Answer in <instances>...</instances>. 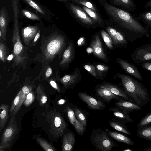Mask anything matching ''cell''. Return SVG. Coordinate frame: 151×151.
Returning <instances> with one entry per match:
<instances>
[{
	"label": "cell",
	"instance_id": "cell-34",
	"mask_svg": "<svg viewBox=\"0 0 151 151\" xmlns=\"http://www.w3.org/2000/svg\"><path fill=\"white\" fill-rule=\"evenodd\" d=\"M74 111L76 117L78 120L85 128L87 125V120L84 115L78 108H75L74 109Z\"/></svg>",
	"mask_w": 151,
	"mask_h": 151
},
{
	"label": "cell",
	"instance_id": "cell-16",
	"mask_svg": "<svg viewBox=\"0 0 151 151\" xmlns=\"http://www.w3.org/2000/svg\"><path fill=\"white\" fill-rule=\"evenodd\" d=\"M99 87L107 89L114 94L123 97L126 100L133 102L132 99L127 95L124 90L115 85L110 83H105L99 85Z\"/></svg>",
	"mask_w": 151,
	"mask_h": 151
},
{
	"label": "cell",
	"instance_id": "cell-11",
	"mask_svg": "<svg viewBox=\"0 0 151 151\" xmlns=\"http://www.w3.org/2000/svg\"><path fill=\"white\" fill-rule=\"evenodd\" d=\"M133 56L136 61L141 62L151 60V45H146L137 49Z\"/></svg>",
	"mask_w": 151,
	"mask_h": 151
},
{
	"label": "cell",
	"instance_id": "cell-30",
	"mask_svg": "<svg viewBox=\"0 0 151 151\" xmlns=\"http://www.w3.org/2000/svg\"><path fill=\"white\" fill-rule=\"evenodd\" d=\"M136 133L139 137L151 141V126L138 128Z\"/></svg>",
	"mask_w": 151,
	"mask_h": 151
},
{
	"label": "cell",
	"instance_id": "cell-12",
	"mask_svg": "<svg viewBox=\"0 0 151 151\" xmlns=\"http://www.w3.org/2000/svg\"><path fill=\"white\" fill-rule=\"evenodd\" d=\"M90 46L93 49L95 55L102 60H106L107 59L98 34H96L94 36L93 39L90 43Z\"/></svg>",
	"mask_w": 151,
	"mask_h": 151
},
{
	"label": "cell",
	"instance_id": "cell-17",
	"mask_svg": "<svg viewBox=\"0 0 151 151\" xmlns=\"http://www.w3.org/2000/svg\"><path fill=\"white\" fill-rule=\"evenodd\" d=\"M109 111L112 112L118 120L121 122L125 124L132 123L133 120L131 118L129 114L116 107H111Z\"/></svg>",
	"mask_w": 151,
	"mask_h": 151
},
{
	"label": "cell",
	"instance_id": "cell-44",
	"mask_svg": "<svg viewBox=\"0 0 151 151\" xmlns=\"http://www.w3.org/2000/svg\"><path fill=\"white\" fill-rule=\"evenodd\" d=\"M85 69L94 77L97 76L96 68L93 65H86L84 66Z\"/></svg>",
	"mask_w": 151,
	"mask_h": 151
},
{
	"label": "cell",
	"instance_id": "cell-15",
	"mask_svg": "<svg viewBox=\"0 0 151 151\" xmlns=\"http://www.w3.org/2000/svg\"><path fill=\"white\" fill-rule=\"evenodd\" d=\"M38 27L37 26L27 27L22 30L23 40L24 43L28 45L35 37L38 31Z\"/></svg>",
	"mask_w": 151,
	"mask_h": 151
},
{
	"label": "cell",
	"instance_id": "cell-10",
	"mask_svg": "<svg viewBox=\"0 0 151 151\" xmlns=\"http://www.w3.org/2000/svg\"><path fill=\"white\" fill-rule=\"evenodd\" d=\"M116 107L129 114L135 111H139L142 109V106L130 101L123 99H119L115 103Z\"/></svg>",
	"mask_w": 151,
	"mask_h": 151
},
{
	"label": "cell",
	"instance_id": "cell-18",
	"mask_svg": "<svg viewBox=\"0 0 151 151\" xmlns=\"http://www.w3.org/2000/svg\"><path fill=\"white\" fill-rule=\"evenodd\" d=\"M110 3L129 12L133 11L136 9V4L133 0H111Z\"/></svg>",
	"mask_w": 151,
	"mask_h": 151
},
{
	"label": "cell",
	"instance_id": "cell-29",
	"mask_svg": "<svg viewBox=\"0 0 151 151\" xmlns=\"http://www.w3.org/2000/svg\"><path fill=\"white\" fill-rule=\"evenodd\" d=\"M60 2L66 3L68 2L76 3L90 8L94 11L99 12L96 6L94 3L89 0H56Z\"/></svg>",
	"mask_w": 151,
	"mask_h": 151
},
{
	"label": "cell",
	"instance_id": "cell-7",
	"mask_svg": "<svg viewBox=\"0 0 151 151\" xmlns=\"http://www.w3.org/2000/svg\"><path fill=\"white\" fill-rule=\"evenodd\" d=\"M65 4L71 15L78 23L93 28L97 26L82 7L72 2H66Z\"/></svg>",
	"mask_w": 151,
	"mask_h": 151
},
{
	"label": "cell",
	"instance_id": "cell-3",
	"mask_svg": "<svg viewBox=\"0 0 151 151\" xmlns=\"http://www.w3.org/2000/svg\"><path fill=\"white\" fill-rule=\"evenodd\" d=\"M12 3L14 23L12 41L13 46L14 62L17 65L23 62L26 58V57L24 55V47L21 41L19 33L18 1L13 0Z\"/></svg>",
	"mask_w": 151,
	"mask_h": 151
},
{
	"label": "cell",
	"instance_id": "cell-49",
	"mask_svg": "<svg viewBox=\"0 0 151 151\" xmlns=\"http://www.w3.org/2000/svg\"><path fill=\"white\" fill-rule=\"evenodd\" d=\"M40 30H39L37 33L36 35L35 36L33 41V45L34 44V45H35V43L39 39V38L40 37Z\"/></svg>",
	"mask_w": 151,
	"mask_h": 151
},
{
	"label": "cell",
	"instance_id": "cell-51",
	"mask_svg": "<svg viewBox=\"0 0 151 151\" xmlns=\"http://www.w3.org/2000/svg\"><path fill=\"white\" fill-rule=\"evenodd\" d=\"M66 101L63 99H61L58 101V104L60 105H62L64 104Z\"/></svg>",
	"mask_w": 151,
	"mask_h": 151
},
{
	"label": "cell",
	"instance_id": "cell-46",
	"mask_svg": "<svg viewBox=\"0 0 151 151\" xmlns=\"http://www.w3.org/2000/svg\"><path fill=\"white\" fill-rule=\"evenodd\" d=\"M50 85L55 89L58 93L60 92V88L55 81L51 80L50 82Z\"/></svg>",
	"mask_w": 151,
	"mask_h": 151
},
{
	"label": "cell",
	"instance_id": "cell-36",
	"mask_svg": "<svg viewBox=\"0 0 151 151\" xmlns=\"http://www.w3.org/2000/svg\"><path fill=\"white\" fill-rule=\"evenodd\" d=\"M101 34L105 44L109 49H112L113 42L110 35L104 30L101 31Z\"/></svg>",
	"mask_w": 151,
	"mask_h": 151
},
{
	"label": "cell",
	"instance_id": "cell-24",
	"mask_svg": "<svg viewBox=\"0 0 151 151\" xmlns=\"http://www.w3.org/2000/svg\"><path fill=\"white\" fill-rule=\"evenodd\" d=\"M96 90L98 95L107 102H110L113 99L118 100L120 99L118 96L114 94L107 89L99 87Z\"/></svg>",
	"mask_w": 151,
	"mask_h": 151
},
{
	"label": "cell",
	"instance_id": "cell-22",
	"mask_svg": "<svg viewBox=\"0 0 151 151\" xmlns=\"http://www.w3.org/2000/svg\"><path fill=\"white\" fill-rule=\"evenodd\" d=\"M81 7L94 21L98 26H99L101 27L104 26L105 22L104 19L99 12L83 6H82Z\"/></svg>",
	"mask_w": 151,
	"mask_h": 151
},
{
	"label": "cell",
	"instance_id": "cell-31",
	"mask_svg": "<svg viewBox=\"0 0 151 151\" xmlns=\"http://www.w3.org/2000/svg\"><path fill=\"white\" fill-rule=\"evenodd\" d=\"M37 95L39 104L40 106H43L47 102V98L40 85H39L37 88Z\"/></svg>",
	"mask_w": 151,
	"mask_h": 151
},
{
	"label": "cell",
	"instance_id": "cell-32",
	"mask_svg": "<svg viewBox=\"0 0 151 151\" xmlns=\"http://www.w3.org/2000/svg\"><path fill=\"white\" fill-rule=\"evenodd\" d=\"M139 19L148 27H151V10L140 13Z\"/></svg>",
	"mask_w": 151,
	"mask_h": 151
},
{
	"label": "cell",
	"instance_id": "cell-6",
	"mask_svg": "<svg viewBox=\"0 0 151 151\" xmlns=\"http://www.w3.org/2000/svg\"><path fill=\"white\" fill-rule=\"evenodd\" d=\"M45 116L49 124L51 134L55 137L62 136L67 127L62 115L54 110L48 112Z\"/></svg>",
	"mask_w": 151,
	"mask_h": 151
},
{
	"label": "cell",
	"instance_id": "cell-23",
	"mask_svg": "<svg viewBox=\"0 0 151 151\" xmlns=\"http://www.w3.org/2000/svg\"><path fill=\"white\" fill-rule=\"evenodd\" d=\"M73 48L72 43H69L67 49L63 54L62 60L60 62L59 65L62 66H65L70 63L73 56Z\"/></svg>",
	"mask_w": 151,
	"mask_h": 151
},
{
	"label": "cell",
	"instance_id": "cell-50",
	"mask_svg": "<svg viewBox=\"0 0 151 151\" xmlns=\"http://www.w3.org/2000/svg\"><path fill=\"white\" fill-rule=\"evenodd\" d=\"M145 8L151 7V0H149L145 4Z\"/></svg>",
	"mask_w": 151,
	"mask_h": 151
},
{
	"label": "cell",
	"instance_id": "cell-57",
	"mask_svg": "<svg viewBox=\"0 0 151 151\" xmlns=\"http://www.w3.org/2000/svg\"><path fill=\"white\" fill-rule=\"evenodd\" d=\"M106 0H106H109V1H111V0Z\"/></svg>",
	"mask_w": 151,
	"mask_h": 151
},
{
	"label": "cell",
	"instance_id": "cell-35",
	"mask_svg": "<svg viewBox=\"0 0 151 151\" xmlns=\"http://www.w3.org/2000/svg\"><path fill=\"white\" fill-rule=\"evenodd\" d=\"M36 140L42 147L46 151H55L56 150L45 140L37 137Z\"/></svg>",
	"mask_w": 151,
	"mask_h": 151
},
{
	"label": "cell",
	"instance_id": "cell-56",
	"mask_svg": "<svg viewBox=\"0 0 151 151\" xmlns=\"http://www.w3.org/2000/svg\"><path fill=\"white\" fill-rule=\"evenodd\" d=\"M133 150L130 148H126L123 150V151H132Z\"/></svg>",
	"mask_w": 151,
	"mask_h": 151
},
{
	"label": "cell",
	"instance_id": "cell-20",
	"mask_svg": "<svg viewBox=\"0 0 151 151\" xmlns=\"http://www.w3.org/2000/svg\"><path fill=\"white\" fill-rule=\"evenodd\" d=\"M76 142L75 135L71 132H68L64 136L62 141V150L72 151Z\"/></svg>",
	"mask_w": 151,
	"mask_h": 151
},
{
	"label": "cell",
	"instance_id": "cell-53",
	"mask_svg": "<svg viewBox=\"0 0 151 151\" xmlns=\"http://www.w3.org/2000/svg\"><path fill=\"white\" fill-rule=\"evenodd\" d=\"M14 55L13 54H11L9 55L7 57V60L9 61L11 60L14 57Z\"/></svg>",
	"mask_w": 151,
	"mask_h": 151
},
{
	"label": "cell",
	"instance_id": "cell-8",
	"mask_svg": "<svg viewBox=\"0 0 151 151\" xmlns=\"http://www.w3.org/2000/svg\"><path fill=\"white\" fill-rule=\"evenodd\" d=\"M15 116H11L8 126L3 132L1 139L0 151L9 147L16 135L18 133L19 129L16 122Z\"/></svg>",
	"mask_w": 151,
	"mask_h": 151
},
{
	"label": "cell",
	"instance_id": "cell-33",
	"mask_svg": "<svg viewBox=\"0 0 151 151\" xmlns=\"http://www.w3.org/2000/svg\"><path fill=\"white\" fill-rule=\"evenodd\" d=\"M151 124V111L148 113L138 122L137 124V127L149 126Z\"/></svg>",
	"mask_w": 151,
	"mask_h": 151
},
{
	"label": "cell",
	"instance_id": "cell-41",
	"mask_svg": "<svg viewBox=\"0 0 151 151\" xmlns=\"http://www.w3.org/2000/svg\"><path fill=\"white\" fill-rule=\"evenodd\" d=\"M22 12L24 16L30 19L33 20H39L40 19L38 16L31 12L23 9Z\"/></svg>",
	"mask_w": 151,
	"mask_h": 151
},
{
	"label": "cell",
	"instance_id": "cell-9",
	"mask_svg": "<svg viewBox=\"0 0 151 151\" xmlns=\"http://www.w3.org/2000/svg\"><path fill=\"white\" fill-rule=\"evenodd\" d=\"M78 95L80 99L86 103L89 108L93 110H101L106 108L105 104L99 100L84 93L80 92Z\"/></svg>",
	"mask_w": 151,
	"mask_h": 151
},
{
	"label": "cell",
	"instance_id": "cell-48",
	"mask_svg": "<svg viewBox=\"0 0 151 151\" xmlns=\"http://www.w3.org/2000/svg\"><path fill=\"white\" fill-rule=\"evenodd\" d=\"M52 73V70L51 68L50 67H48L47 69L45 75L46 78L49 77Z\"/></svg>",
	"mask_w": 151,
	"mask_h": 151
},
{
	"label": "cell",
	"instance_id": "cell-27",
	"mask_svg": "<svg viewBox=\"0 0 151 151\" xmlns=\"http://www.w3.org/2000/svg\"><path fill=\"white\" fill-rule=\"evenodd\" d=\"M22 93L19 103L11 114V116H15V115L19 111L27 94L32 90V87L31 86H25L22 87Z\"/></svg>",
	"mask_w": 151,
	"mask_h": 151
},
{
	"label": "cell",
	"instance_id": "cell-13",
	"mask_svg": "<svg viewBox=\"0 0 151 151\" xmlns=\"http://www.w3.org/2000/svg\"><path fill=\"white\" fill-rule=\"evenodd\" d=\"M66 111L70 123L73 126L77 133L79 135H81L84 132L85 128L78 120L74 111L70 107L67 106Z\"/></svg>",
	"mask_w": 151,
	"mask_h": 151
},
{
	"label": "cell",
	"instance_id": "cell-5",
	"mask_svg": "<svg viewBox=\"0 0 151 151\" xmlns=\"http://www.w3.org/2000/svg\"><path fill=\"white\" fill-rule=\"evenodd\" d=\"M106 131L98 128L93 130L90 137L91 142L97 150L110 151L116 145Z\"/></svg>",
	"mask_w": 151,
	"mask_h": 151
},
{
	"label": "cell",
	"instance_id": "cell-26",
	"mask_svg": "<svg viewBox=\"0 0 151 151\" xmlns=\"http://www.w3.org/2000/svg\"><path fill=\"white\" fill-rule=\"evenodd\" d=\"M79 74L76 72L71 75H66L60 79V81L65 88H68L75 83Z\"/></svg>",
	"mask_w": 151,
	"mask_h": 151
},
{
	"label": "cell",
	"instance_id": "cell-21",
	"mask_svg": "<svg viewBox=\"0 0 151 151\" xmlns=\"http://www.w3.org/2000/svg\"><path fill=\"white\" fill-rule=\"evenodd\" d=\"M106 130L110 137L116 141L131 146L135 145L134 141L128 136L117 132L109 131L107 129Z\"/></svg>",
	"mask_w": 151,
	"mask_h": 151
},
{
	"label": "cell",
	"instance_id": "cell-28",
	"mask_svg": "<svg viewBox=\"0 0 151 151\" xmlns=\"http://www.w3.org/2000/svg\"><path fill=\"white\" fill-rule=\"evenodd\" d=\"M109 124L115 129L122 132L126 134L131 136V134L125 124L113 119L110 121Z\"/></svg>",
	"mask_w": 151,
	"mask_h": 151
},
{
	"label": "cell",
	"instance_id": "cell-19",
	"mask_svg": "<svg viewBox=\"0 0 151 151\" xmlns=\"http://www.w3.org/2000/svg\"><path fill=\"white\" fill-rule=\"evenodd\" d=\"M9 20V18L7 10L5 7L4 6L1 8L0 11V30L2 34L3 40L4 41L6 40Z\"/></svg>",
	"mask_w": 151,
	"mask_h": 151
},
{
	"label": "cell",
	"instance_id": "cell-52",
	"mask_svg": "<svg viewBox=\"0 0 151 151\" xmlns=\"http://www.w3.org/2000/svg\"><path fill=\"white\" fill-rule=\"evenodd\" d=\"M86 51L88 53H91L93 52V49L91 47L88 48L86 49Z\"/></svg>",
	"mask_w": 151,
	"mask_h": 151
},
{
	"label": "cell",
	"instance_id": "cell-55",
	"mask_svg": "<svg viewBox=\"0 0 151 151\" xmlns=\"http://www.w3.org/2000/svg\"><path fill=\"white\" fill-rule=\"evenodd\" d=\"M83 38H81L79 40L78 42V44L79 45L80 44H81V42H83Z\"/></svg>",
	"mask_w": 151,
	"mask_h": 151
},
{
	"label": "cell",
	"instance_id": "cell-40",
	"mask_svg": "<svg viewBox=\"0 0 151 151\" xmlns=\"http://www.w3.org/2000/svg\"><path fill=\"white\" fill-rule=\"evenodd\" d=\"M106 30L114 43L115 45L117 44L116 37L117 31L115 29L110 26L107 27Z\"/></svg>",
	"mask_w": 151,
	"mask_h": 151
},
{
	"label": "cell",
	"instance_id": "cell-47",
	"mask_svg": "<svg viewBox=\"0 0 151 151\" xmlns=\"http://www.w3.org/2000/svg\"><path fill=\"white\" fill-rule=\"evenodd\" d=\"M141 66L144 69L151 71V63L146 62L141 64Z\"/></svg>",
	"mask_w": 151,
	"mask_h": 151
},
{
	"label": "cell",
	"instance_id": "cell-42",
	"mask_svg": "<svg viewBox=\"0 0 151 151\" xmlns=\"http://www.w3.org/2000/svg\"><path fill=\"white\" fill-rule=\"evenodd\" d=\"M27 3L40 13L45 14L44 10L33 0H24Z\"/></svg>",
	"mask_w": 151,
	"mask_h": 151
},
{
	"label": "cell",
	"instance_id": "cell-4",
	"mask_svg": "<svg viewBox=\"0 0 151 151\" xmlns=\"http://www.w3.org/2000/svg\"><path fill=\"white\" fill-rule=\"evenodd\" d=\"M65 43L64 36L59 34L52 35L47 40L42 48L46 60H52L62 50Z\"/></svg>",
	"mask_w": 151,
	"mask_h": 151
},
{
	"label": "cell",
	"instance_id": "cell-54",
	"mask_svg": "<svg viewBox=\"0 0 151 151\" xmlns=\"http://www.w3.org/2000/svg\"><path fill=\"white\" fill-rule=\"evenodd\" d=\"M143 150L144 151H151V146L144 148Z\"/></svg>",
	"mask_w": 151,
	"mask_h": 151
},
{
	"label": "cell",
	"instance_id": "cell-43",
	"mask_svg": "<svg viewBox=\"0 0 151 151\" xmlns=\"http://www.w3.org/2000/svg\"><path fill=\"white\" fill-rule=\"evenodd\" d=\"M96 73L99 76H101L102 73L109 70L108 66L102 64H99L95 67Z\"/></svg>",
	"mask_w": 151,
	"mask_h": 151
},
{
	"label": "cell",
	"instance_id": "cell-1",
	"mask_svg": "<svg viewBox=\"0 0 151 151\" xmlns=\"http://www.w3.org/2000/svg\"><path fill=\"white\" fill-rule=\"evenodd\" d=\"M110 20L129 31L136 33L146 34L147 29L139 19L129 12L109 3L105 0H98Z\"/></svg>",
	"mask_w": 151,
	"mask_h": 151
},
{
	"label": "cell",
	"instance_id": "cell-14",
	"mask_svg": "<svg viewBox=\"0 0 151 151\" xmlns=\"http://www.w3.org/2000/svg\"><path fill=\"white\" fill-rule=\"evenodd\" d=\"M117 61L126 72L140 81L143 80L141 74L134 65L122 59H118Z\"/></svg>",
	"mask_w": 151,
	"mask_h": 151
},
{
	"label": "cell",
	"instance_id": "cell-37",
	"mask_svg": "<svg viewBox=\"0 0 151 151\" xmlns=\"http://www.w3.org/2000/svg\"><path fill=\"white\" fill-rule=\"evenodd\" d=\"M7 54V47L1 40L0 42V59L1 61L4 63L6 62Z\"/></svg>",
	"mask_w": 151,
	"mask_h": 151
},
{
	"label": "cell",
	"instance_id": "cell-38",
	"mask_svg": "<svg viewBox=\"0 0 151 151\" xmlns=\"http://www.w3.org/2000/svg\"><path fill=\"white\" fill-rule=\"evenodd\" d=\"M22 90H20L14 99L10 108V114L14 111V109L19 103L22 93Z\"/></svg>",
	"mask_w": 151,
	"mask_h": 151
},
{
	"label": "cell",
	"instance_id": "cell-39",
	"mask_svg": "<svg viewBox=\"0 0 151 151\" xmlns=\"http://www.w3.org/2000/svg\"><path fill=\"white\" fill-rule=\"evenodd\" d=\"M35 96L33 92L31 90L27 95L23 104L26 107L29 106L33 102Z\"/></svg>",
	"mask_w": 151,
	"mask_h": 151
},
{
	"label": "cell",
	"instance_id": "cell-45",
	"mask_svg": "<svg viewBox=\"0 0 151 151\" xmlns=\"http://www.w3.org/2000/svg\"><path fill=\"white\" fill-rule=\"evenodd\" d=\"M116 37L117 44L127 43V41L123 35L118 31L116 33Z\"/></svg>",
	"mask_w": 151,
	"mask_h": 151
},
{
	"label": "cell",
	"instance_id": "cell-25",
	"mask_svg": "<svg viewBox=\"0 0 151 151\" xmlns=\"http://www.w3.org/2000/svg\"><path fill=\"white\" fill-rule=\"evenodd\" d=\"M9 105L2 104L0 107V132L4 127L9 118Z\"/></svg>",
	"mask_w": 151,
	"mask_h": 151
},
{
	"label": "cell",
	"instance_id": "cell-2",
	"mask_svg": "<svg viewBox=\"0 0 151 151\" xmlns=\"http://www.w3.org/2000/svg\"><path fill=\"white\" fill-rule=\"evenodd\" d=\"M117 75L121 79L124 91L133 103L143 106L149 101L147 89L141 83L129 76L119 73Z\"/></svg>",
	"mask_w": 151,
	"mask_h": 151
}]
</instances>
